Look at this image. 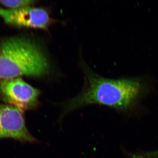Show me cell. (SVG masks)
Listing matches in <instances>:
<instances>
[{
  "label": "cell",
  "mask_w": 158,
  "mask_h": 158,
  "mask_svg": "<svg viewBox=\"0 0 158 158\" xmlns=\"http://www.w3.org/2000/svg\"><path fill=\"white\" fill-rule=\"evenodd\" d=\"M88 85L84 91L62 105L59 120L84 106L99 104L118 111H127L142 93V84L137 79L104 78L94 74L88 76Z\"/></svg>",
  "instance_id": "obj_1"
},
{
  "label": "cell",
  "mask_w": 158,
  "mask_h": 158,
  "mask_svg": "<svg viewBox=\"0 0 158 158\" xmlns=\"http://www.w3.org/2000/svg\"><path fill=\"white\" fill-rule=\"evenodd\" d=\"M48 70L44 54L31 39L11 37L1 44L0 81L23 76L42 77Z\"/></svg>",
  "instance_id": "obj_2"
},
{
  "label": "cell",
  "mask_w": 158,
  "mask_h": 158,
  "mask_svg": "<svg viewBox=\"0 0 158 158\" xmlns=\"http://www.w3.org/2000/svg\"><path fill=\"white\" fill-rule=\"evenodd\" d=\"M40 91L21 78L0 81V96L6 104L18 108L23 112L37 107Z\"/></svg>",
  "instance_id": "obj_3"
},
{
  "label": "cell",
  "mask_w": 158,
  "mask_h": 158,
  "mask_svg": "<svg viewBox=\"0 0 158 158\" xmlns=\"http://www.w3.org/2000/svg\"><path fill=\"white\" fill-rule=\"evenodd\" d=\"M23 112L15 107L0 104V139L9 138L22 142H36L37 140L26 126Z\"/></svg>",
  "instance_id": "obj_4"
},
{
  "label": "cell",
  "mask_w": 158,
  "mask_h": 158,
  "mask_svg": "<svg viewBox=\"0 0 158 158\" xmlns=\"http://www.w3.org/2000/svg\"><path fill=\"white\" fill-rule=\"evenodd\" d=\"M0 17L6 24L19 27L46 29L50 22L47 11L31 6L18 9L0 8Z\"/></svg>",
  "instance_id": "obj_5"
},
{
  "label": "cell",
  "mask_w": 158,
  "mask_h": 158,
  "mask_svg": "<svg viewBox=\"0 0 158 158\" xmlns=\"http://www.w3.org/2000/svg\"><path fill=\"white\" fill-rule=\"evenodd\" d=\"M35 1L31 0H6L0 1V4L9 9H18L32 6Z\"/></svg>",
  "instance_id": "obj_6"
},
{
  "label": "cell",
  "mask_w": 158,
  "mask_h": 158,
  "mask_svg": "<svg viewBox=\"0 0 158 158\" xmlns=\"http://www.w3.org/2000/svg\"><path fill=\"white\" fill-rule=\"evenodd\" d=\"M138 158H158V150L154 151L141 152L138 154Z\"/></svg>",
  "instance_id": "obj_7"
}]
</instances>
